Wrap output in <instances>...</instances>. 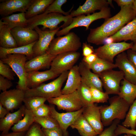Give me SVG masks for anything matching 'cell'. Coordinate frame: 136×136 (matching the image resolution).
I'll return each instance as SVG.
<instances>
[{"instance_id":"1","label":"cell","mask_w":136,"mask_h":136,"mask_svg":"<svg viewBox=\"0 0 136 136\" xmlns=\"http://www.w3.org/2000/svg\"><path fill=\"white\" fill-rule=\"evenodd\" d=\"M120 8L119 12L106 19L100 26L90 29L87 38L88 43L97 45L103 44L105 38L116 33L136 17V12L133 4Z\"/></svg>"},{"instance_id":"2","label":"cell","mask_w":136,"mask_h":136,"mask_svg":"<svg viewBox=\"0 0 136 136\" xmlns=\"http://www.w3.org/2000/svg\"><path fill=\"white\" fill-rule=\"evenodd\" d=\"M109 106H102L101 109V120L104 126L110 125L114 120L125 118L130 106L118 95L109 99Z\"/></svg>"},{"instance_id":"3","label":"cell","mask_w":136,"mask_h":136,"mask_svg":"<svg viewBox=\"0 0 136 136\" xmlns=\"http://www.w3.org/2000/svg\"><path fill=\"white\" fill-rule=\"evenodd\" d=\"M73 18L70 14L64 16L56 13L42 14L28 19L26 27L34 29L36 27L41 25L43 26L42 30L48 28L50 30H53L57 29L59 27L58 25L63 22V24L60 27L63 28L71 23Z\"/></svg>"},{"instance_id":"4","label":"cell","mask_w":136,"mask_h":136,"mask_svg":"<svg viewBox=\"0 0 136 136\" xmlns=\"http://www.w3.org/2000/svg\"><path fill=\"white\" fill-rule=\"evenodd\" d=\"M69 71L60 74L56 79L47 84L42 83L34 88H27L25 91V97L39 96L47 99L58 97L62 94L61 88L67 79Z\"/></svg>"},{"instance_id":"5","label":"cell","mask_w":136,"mask_h":136,"mask_svg":"<svg viewBox=\"0 0 136 136\" xmlns=\"http://www.w3.org/2000/svg\"><path fill=\"white\" fill-rule=\"evenodd\" d=\"M81 46L80 37L75 32H70L63 36L54 38L51 41L47 52L56 56L64 52L77 51Z\"/></svg>"},{"instance_id":"6","label":"cell","mask_w":136,"mask_h":136,"mask_svg":"<svg viewBox=\"0 0 136 136\" xmlns=\"http://www.w3.org/2000/svg\"><path fill=\"white\" fill-rule=\"evenodd\" d=\"M111 15L110 9L108 7L91 14L79 15L73 18L71 23L66 27L59 30L56 35L58 37L64 36L69 33L73 29L80 26L84 27L86 30H87L89 29L90 24L94 21L102 18L107 19L110 18Z\"/></svg>"},{"instance_id":"7","label":"cell","mask_w":136,"mask_h":136,"mask_svg":"<svg viewBox=\"0 0 136 136\" xmlns=\"http://www.w3.org/2000/svg\"><path fill=\"white\" fill-rule=\"evenodd\" d=\"M27 58L25 55L20 54H9L5 58L1 59L8 65L19 78L16 88L24 91L27 88V72L25 65Z\"/></svg>"},{"instance_id":"8","label":"cell","mask_w":136,"mask_h":136,"mask_svg":"<svg viewBox=\"0 0 136 136\" xmlns=\"http://www.w3.org/2000/svg\"><path fill=\"white\" fill-rule=\"evenodd\" d=\"M80 53L77 51H70L56 55L52 60L50 69L59 76L63 72L70 70L78 60Z\"/></svg>"},{"instance_id":"9","label":"cell","mask_w":136,"mask_h":136,"mask_svg":"<svg viewBox=\"0 0 136 136\" xmlns=\"http://www.w3.org/2000/svg\"><path fill=\"white\" fill-rule=\"evenodd\" d=\"M47 100L49 104L56 105L58 110L67 112L77 111L84 107L77 90L70 94H62Z\"/></svg>"},{"instance_id":"10","label":"cell","mask_w":136,"mask_h":136,"mask_svg":"<svg viewBox=\"0 0 136 136\" xmlns=\"http://www.w3.org/2000/svg\"><path fill=\"white\" fill-rule=\"evenodd\" d=\"M133 43L124 41L114 42L100 46L94 49V53L98 57L110 62L113 63L114 58L121 53L131 49Z\"/></svg>"},{"instance_id":"11","label":"cell","mask_w":136,"mask_h":136,"mask_svg":"<svg viewBox=\"0 0 136 136\" xmlns=\"http://www.w3.org/2000/svg\"><path fill=\"white\" fill-rule=\"evenodd\" d=\"M105 92L109 95H118L121 81L124 79L123 72L121 71L111 69L105 71L99 75Z\"/></svg>"},{"instance_id":"12","label":"cell","mask_w":136,"mask_h":136,"mask_svg":"<svg viewBox=\"0 0 136 136\" xmlns=\"http://www.w3.org/2000/svg\"><path fill=\"white\" fill-rule=\"evenodd\" d=\"M60 28L59 27L56 30H43L38 26L35 27L34 29L38 34L39 37L33 47L34 57L43 54L47 52L51 41Z\"/></svg>"},{"instance_id":"13","label":"cell","mask_w":136,"mask_h":136,"mask_svg":"<svg viewBox=\"0 0 136 136\" xmlns=\"http://www.w3.org/2000/svg\"><path fill=\"white\" fill-rule=\"evenodd\" d=\"M25 91L14 89L3 92L0 94V103L9 111L19 108L25 97Z\"/></svg>"},{"instance_id":"14","label":"cell","mask_w":136,"mask_h":136,"mask_svg":"<svg viewBox=\"0 0 136 136\" xmlns=\"http://www.w3.org/2000/svg\"><path fill=\"white\" fill-rule=\"evenodd\" d=\"M50 106V116L54 119L58 123L63 136H67V128L82 114L84 107L75 111L60 113L56 111L54 105H52Z\"/></svg>"},{"instance_id":"15","label":"cell","mask_w":136,"mask_h":136,"mask_svg":"<svg viewBox=\"0 0 136 136\" xmlns=\"http://www.w3.org/2000/svg\"><path fill=\"white\" fill-rule=\"evenodd\" d=\"M102 106H98L93 104L85 107L82 114L98 135L104 130L102 122L101 109Z\"/></svg>"},{"instance_id":"16","label":"cell","mask_w":136,"mask_h":136,"mask_svg":"<svg viewBox=\"0 0 136 136\" xmlns=\"http://www.w3.org/2000/svg\"><path fill=\"white\" fill-rule=\"evenodd\" d=\"M115 64L117 68L123 72L125 79L136 85V68L129 59L125 51L117 56Z\"/></svg>"},{"instance_id":"17","label":"cell","mask_w":136,"mask_h":136,"mask_svg":"<svg viewBox=\"0 0 136 136\" xmlns=\"http://www.w3.org/2000/svg\"><path fill=\"white\" fill-rule=\"evenodd\" d=\"M11 31L18 47L31 44L39 39V35L35 30L27 27H16Z\"/></svg>"},{"instance_id":"18","label":"cell","mask_w":136,"mask_h":136,"mask_svg":"<svg viewBox=\"0 0 136 136\" xmlns=\"http://www.w3.org/2000/svg\"><path fill=\"white\" fill-rule=\"evenodd\" d=\"M81 81L89 87H93L103 91L102 81L98 75L91 71V70L83 61L78 65Z\"/></svg>"},{"instance_id":"19","label":"cell","mask_w":136,"mask_h":136,"mask_svg":"<svg viewBox=\"0 0 136 136\" xmlns=\"http://www.w3.org/2000/svg\"><path fill=\"white\" fill-rule=\"evenodd\" d=\"M56 56L47 52L43 54L34 57L26 62L25 65L26 72L39 71L50 67L51 62Z\"/></svg>"},{"instance_id":"20","label":"cell","mask_w":136,"mask_h":136,"mask_svg":"<svg viewBox=\"0 0 136 136\" xmlns=\"http://www.w3.org/2000/svg\"><path fill=\"white\" fill-rule=\"evenodd\" d=\"M109 4L106 0H86L82 5H80L76 10L71 11L70 15L72 17L83 14H90L95 11H100L107 7Z\"/></svg>"},{"instance_id":"21","label":"cell","mask_w":136,"mask_h":136,"mask_svg":"<svg viewBox=\"0 0 136 136\" xmlns=\"http://www.w3.org/2000/svg\"><path fill=\"white\" fill-rule=\"evenodd\" d=\"M58 76L50 69L44 71H39L27 72L26 82L27 88L36 87L44 82Z\"/></svg>"},{"instance_id":"22","label":"cell","mask_w":136,"mask_h":136,"mask_svg":"<svg viewBox=\"0 0 136 136\" xmlns=\"http://www.w3.org/2000/svg\"><path fill=\"white\" fill-rule=\"evenodd\" d=\"M110 37L113 39L114 42L131 40L133 44L136 43V17Z\"/></svg>"},{"instance_id":"23","label":"cell","mask_w":136,"mask_h":136,"mask_svg":"<svg viewBox=\"0 0 136 136\" xmlns=\"http://www.w3.org/2000/svg\"><path fill=\"white\" fill-rule=\"evenodd\" d=\"M26 107L22 105L17 111L9 113L4 118L0 119V130L2 134L9 132L12 127L17 123L24 115Z\"/></svg>"},{"instance_id":"24","label":"cell","mask_w":136,"mask_h":136,"mask_svg":"<svg viewBox=\"0 0 136 136\" xmlns=\"http://www.w3.org/2000/svg\"><path fill=\"white\" fill-rule=\"evenodd\" d=\"M78 65L74 66L70 70L66 83L61 90L62 94H70L76 91L81 83Z\"/></svg>"},{"instance_id":"25","label":"cell","mask_w":136,"mask_h":136,"mask_svg":"<svg viewBox=\"0 0 136 136\" xmlns=\"http://www.w3.org/2000/svg\"><path fill=\"white\" fill-rule=\"evenodd\" d=\"M118 95L131 105L136 99V85L124 79L121 81Z\"/></svg>"},{"instance_id":"26","label":"cell","mask_w":136,"mask_h":136,"mask_svg":"<svg viewBox=\"0 0 136 136\" xmlns=\"http://www.w3.org/2000/svg\"><path fill=\"white\" fill-rule=\"evenodd\" d=\"M0 45L3 48L10 49L18 47L16 42L8 26L0 20Z\"/></svg>"},{"instance_id":"27","label":"cell","mask_w":136,"mask_h":136,"mask_svg":"<svg viewBox=\"0 0 136 136\" xmlns=\"http://www.w3.org/2000/svg\"><path fill=\"white\" fill-rule=\"evenodd\" d=\"M35 42L28 45L12 48H5L0 47V58H5L9 54H20L25 55L29 60L34 57L32 48Z\"/></svg>"},{"instance_id":"28","label":"cell","mask_w":136,"mask_h":136,"mask_svg":"<svg viewBox=\"0 0 136 136\" xmlns=\"http://www.w3.org/2000/svg\"><path fill=\"white\" fill-rule=\"evenodd\" d=\"M70 126L73 129H77L81 136H97L98 135L82 114Z\"/></svg>"},{"instance_id":"29","label":"cell","mask_w":136,"mask_h":136,"mask_svg":"<svg viewBox=\"0 0 136 136\" xmlns=\"http://www.w3.org/2000/svg\"><path fill=\"white\" fill-rule=\"evenodd\" d=\"M54 1L33 0L31 4L25 13L26 18L28 19L43 13Z\"/></svg>"},{"instance_id":"30","label":"cell","mask_w":136,"mask_h":136,"mask_svg":"<svg viewBox=\"0 0 136 136\" xmlns=\"http://www.w3.org/2000/svg\"><path fill=\"white\" fill-rule=\"evenodd\" d=\"M1 19L4 24L8 26L11 29L16 27H26L27 25L28 19L25 13L13 14L3 17Z\"/></svg>"},{"instance_id":"31","label":"cell","mask_w":136,"mask_h":136,"mask_svg":"<svg viewBox=\"0 0 136 136\" xmlns=\"http://www.w3.org/2000/svg\"><path fill=\"white\" fill-rule=\"evenodd\" d=\"M35 117L32 111L26 108L23 118L11 127L12 130L15 132H26L35 122Z\"/></svg>"},{"instance_id":"32","label":"cell","mask_w":136,"mask_h":136,"mask_svg":"<svg viewBox=\"0 0 136 136\" xmlns=\"http://www.w3.org/2000/svg\"><path fill=\"white\" fill-rule=\"evenodd\" d=\"M87 66L92 70L93 73L99 75L105 71L117 68L115 63L110 62L98 57L93 63L89 66Z\"/></svg>"},{"instance_id":"33","label":"cell","mask_w":136,"mask_h":136,"mask_svg":"<svg viewBox=\"0 0 136 136\" xmlns=\"http://www.w3.org/2000/svg\"><path fill=\"white\" fill-rule=\"evenodd\" d=\"M77 90L84 107L93 104L90 87L82 81L81 84Z\"/></svg>"},{"instance_id":"34","label":"cell","mask_w":136,"mask_h":136,"mask_svg":"<svg viewBox=\"0 0 136 136\" xmlns=\"http://www.w3.org/2000/svg\"><path fill=\"white\" fill-rule=\"evenodd\" d=\"M122 125L126 128L135 130L136 128V99L130 106Z\"/></svg>"},{"instance_id":"35","label":"cell","mask_w":136,"mask_h":136,"mask_svg":"<svg viewBox=\"0 0 136 136\" xmlns=\"http://www.w3.org/2000/svg\"><path fill=\"white\" fill-rule=\"evenodd\" d=\"M47 99L39 96H32L25 97L23 102L26 108L33 111L45 104Z\"/></svg>"},{"instance_id":"36","label":"cell","mask_w":136,"mask_h":136,"mask_svg":"<svg viewBox=\"0 0 136 136\" xmlns=\"http://www.w3.org/2000/svg\"><path fill=\"white\" fill-rule=\"evenodd\" d=\"M66 0H55L46 8L44 12L42 14H48L51 13H56L61 14L65 16L70 14L73 6L68 11L65 12L62 10L61 7L63 4L67 2Z\"/></svg>"},{"instance_id":"37","label":"cell","mask_w":136,"mask_h":136,"mask_svg":"<svg viewBox=\"0 0 136 136\" xmlns=\"http://www.w3.org/2000/svg\"><path fill=\"white\" fill-rule=\"evenodd\" d=\"M35 122L40 125L42 128L45 129L60 127L57 122L50 116L42 117L35 116Z\"/></svg>"},{"instance_id":"38","label":"cell","mask_w":136,"mask_h":136,"mask_svg":"<svg viewBox=\"0 0 136 136\" xmlns=\"http://www.w3.org/2000/svg\"><path fill=\"white\" fill-rule=\"evenodd\" d=\"M92 97V102L93 104L104 103L107 102L109 98V94L93 87H90Z\"/></svg>"},{"instance_id":"39","label":"cell","mask_w":136,"mask_h":136,"mask_svg":"<svg viewBox=\"0 0 136 136\" xmlns=\"http://www.w3.org/2000/svg\"><path fill=\"white\" fill-rule=\"evenodd\" d=\"M15 0H8L0 4V14L5 17L13 13Z\"/></svg>"},{"instance_id":"40","label":"cell","mask_w":136,"mask_h":136,"mask_svg":"<svg viewBox=\"0 0 136 136\" xmlns=\"http://www.w3.org/2000/svg\"><path fill=\"white\" fill-rule=\"evenodd\" d=\"M0 74L10 80H14L16 75L8 65L4 63L1 59Z\"/></svg>"},{"instance_id":"41","label":"cell","mask_w":136,"mask_h":136,"mask_svg":"<svg viewBox=\"0 0 136 136\" xmlns=\"http://www.w3.org/2000/svg\"><path fill=\"white\" fill-rule=\"evenodd\" d=\"M33 0H15L13 13L19 12L25 13Z\"/></svg>"},{"instance_id":"42","label":"cell","mask_w":136,"mask_h":136,"mask_svg":"<svg viewBox=\"0 0 136 136\" xmlns=\"http://www.w3.org/2000/svg\"><path fill=\"white\" fill-rule=\"evenodd\" d=\"M25 136H45L41 126L34 122L26 132Z\"/></svg>"},{"instance_id":"43","label":"cell","mask_w":136,"mask_h":136,"mask_svg":"<svg viewBox=\"0 0 136 136\" xmlns=\"http://www.w3.org/2000/svg\"><path fill=\"white\" fill-rule=\"evenodd\" d=\"M32 111L36 117H42L50 116V106L45 104Z\"/></svg>"},{"instance_id":"44","label":"cell","mask_w":136,"mask_h":136,"mask_svg":"<svg viewBox=\"0 0 136 136\" xmlns=\"http://www.w3.org/2000/svg\"><path fill=\"white\" fill-rule=\"evenodd\" d=\"M120 120L118 119L114 120L109 127L104 130L100 134L97 136H116L115 131Z\"/></svg>"},{"instance_id":"45","label":"cell","mask_w":136,"mask_h":136,"mask_svg":"<svg viewBox=\"0 0 136 136\" xmlns=\"http://www.w3.org/2000/svg\"><path fill=\"white\" fill-rule=\"evenodd\" d=\"M42 129L45 136H63L62 131L60 127L50 129H45L42 127Z\"/></svg>"},{"instance_id":"46","label":"cell","mask_w":136,"mask_h":136,"mask_svg":"<svg viewBox=\"0 0 136 136\" xmlns=\"http://www.w3.org/2000/svg\"><path fill=\"white\" fill-rule=\"evenodd\" d=\"M116 136L125 134H130L136 136V130L128 129L122 125L118 124L115 131Z\"/></svg>"},{"instance_id":"47","label":"cell","mask_w":136,"mask_h":136,"mask_svg":"<svg viewBox=\"0 0 136 136\" xmlns=\"http://www.w3.org/2000/svg\"><path fill=\"white\" fill-rule=\"evenodd\" d=\"M13 83L10 80L0 75V90L4 92L12 87Z\"/></svg>"},{"instance_id":"48","label":"cell","mask_w":136,"mask_h":136,"mask_svg":"<svg viewBox=\"0 0 136 136\" xmlns=\"http://www.w3.org/2000/svg\"><path fill=\"white\" fill-rule=\"evenodd\" d=\"M82 55L86 57L94 53L93 47L86 42L83 43L82 46Z\"/></svg>"},{"instance_id":"49","label":"cell","mask_w":136,"mask_h":136,"mask_svg":"<svg viewBox=\"0 0 136 136\" xmlns=\"http://www.w3.org/2000/svg\"><path fill=\"white\" fill-rule=\"evenodd\" d=\"M98 57L95 53L86 57H84L82 61L88 66L93 63L97 59Z\"/></svg>"},{"instance_id":"50","label":"cell","mask_w":136,"mask_h":136,"mask_svg":"<svg viewBox=\"0 0 136 136\" xmlns=\"http://www.w3.org/2000/svg\"><path fill=\"white\" fill-rule=\"evenodd\" d=\"M127 50L126 54L128 59L136 68V52L131 49Z\"/></svg>"},{"instance_id":"51","label":"cell","mask_w":136,"mask_h":136,"mask_svg":"<svg viewBox=\"0 0 136 136\" xmlns=\"http://www.w3.org/2000/svg\"><path fill=\"white\" fill-rule=\"evenodd\" d=\"M134 0H115L118 5L121 7L132 4Z\"/></svg>"},{"instance_id":"52","label":"cell","mask_w":136,"mask_h":136,"mask_svg":"<svg viewBox=\"0 0 136 136\" xmlns=\"http://www.w3.org/2000/svg\"><path fill=\"white\" fill-rule=\"evenodd\" d=\"M26 132H13L6 134H2L0 136H25Z\"/></svg>"},{"instance_id":"53","label":"cell","mask_w":136,"mask_h":136,"mask_svg":"<svg viewBox=\"0 0 136 136\" xmlns=\"http://www.w3.org/2000/svg\"><path fill=\"white\" fill-rule=\"evenodd\" d=\"M9 113V111L0 103V118H4Z\"/></svg>"},{"instance_id":"54","label":"cell","mask_w":136,"mask_h":136,"mask_svg":"<svg viewBox=\"0 0 136 136\" xmlns=\"http://www.w3.org/2000/svg\"><path fill=\"white\" fill-rule=\"evenodd\" d=\"M114 42V39L110 36L105 38L104 40L103 44L104 45H107Z\"/></svg>"},{"instance_id":"55","label":"cell","mask_w":136,"mask_h":136,"mask_svg":"<svg viewBox=\"0 0 136 136\" xmlns=\"http://www.w3.org/2000/svg\"><path fill=\"white\" fill-rule=\"evenodd\" d=\"M131 49L133 51L136 52V43L133 44V46Z\"/></svg>"},{"instance_id":"56","label":"cell","mask_w":136,"mask_h":136,"mask_svg":"<svg viewBox=\"0 0 136 136\" xmlns=\"http://www.w3.org/2000/svg\"><path fill=\"white\" fill-rule=\"evenodd\" d=\"M133 5L134 9L136 12V0H134Z\"/></svg>"},{"instance_id":"57","label":"cell","mask_w":136,"mask_h":136,"mask_svg":"<svg viewBox=\"0 0 136 136\" xmlns=\"http://www.w3.org/2000/svg\"><path fill=\"white\" fill-rule=\"evenodd\" d=\"M107 1L109 5H110L112 7H113L112 3V0H108Z\"/></svg>"},{"instance_id":"58","label":"cell","mask_w":136,"mask_h":136,"mask_svg":"<svg viewBox=\"0 0 136 136\" xmlns=\"http://www.w3.org/2000/svg\"><path fill=\"white\" fill-rule=\"evenodd\" d=\"M126 134V136H134V135L131 134Z\"/></svg>"},{"instance_id":"59","label":"cell","mask_w":136,"mask_h":136,"mask_svg":"<svg viewBox=\"0 0 136 136\" xmlns=\"http://www.w3.org/2000/svg\"><path fill=\"white\" fill-rule=\"evenodd\" d=\"M126 136V134H125L124 135H123V136Z\"/></svg>"}]
</instances>
